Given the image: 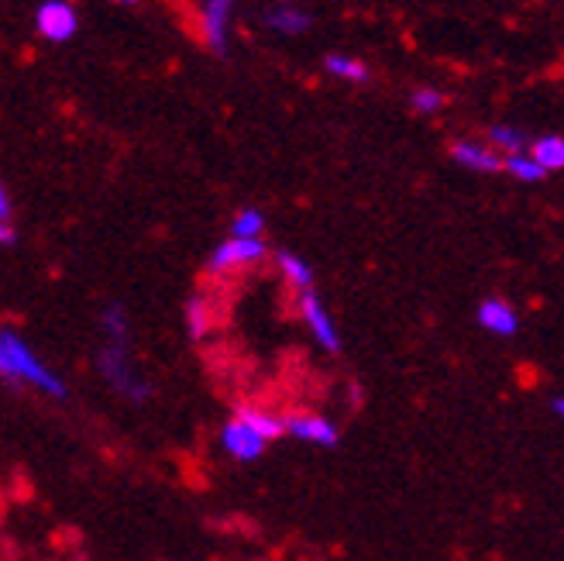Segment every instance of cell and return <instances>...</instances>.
Masks as SVG:
<instances>
[{
    "instance_id": "cell-1",
    "label": "cell",
    "mask_w": 564,
    "mask_h": 561,
    "mask_svg": "<svg viewBox=\"0 0 564 561\" xmlns=\"http://www.w3.org/2000/svg\"><path fill=\"white\" fill-rule=\"evenodd\" d=\"M0 345H4V355H8V362H11V369H14V376H18V382H32L35 389H42V392H48V397H66V386H63V379H55L42 362H39V355L28 348L14 331H0Z\"/></svg>"
},
{
    "instance_id": "cell-2",
    "label": "cell",
    "mask_w": 564,
    "mask_h": 561,
    "mask_svg": "<svg viewBox=\"0 0 564 561\" xmlns=\"http://www.w3.org/2000/svg\"><path fill=\"white\" fill-rule=\"evenodd\" d=\"M97 366L104 373V379L115 386L118 392H124V397L131 400H145L149 397V382H141L131 369L128 362V352L121 345H104L100 355H97Z\"/></svg>"
},
{
    "instance_id": "cell-3",
    "label": "cell",
    "mask_w": 564,
    "mask_h": 561,
    "mask_svg": "<svg viewBox=\"0 0 564 561\" xmlns=\"http://www.w3.org/2000/svg\"><path fill=\"white\" fill-rule=\"evenodd\" d=\"M265 251H269V248H265L262 238H231V241H224V245L214 251L210 272H228V269L251 266V262L265 259Z\"/></svg>"
},
{
    "instance_id": "cell-4",
    "label": "cell",
    "mask_w": 564,
    "mask_h": 561,
    "mask_svg": "<svg viewBox=\"0 0 564 561\" xmlns=\"http://www.w3.org/2000/svg\"><path fill=\"white\" fill-rule=\"evenodd\" d=\"M300 314L306 321V327L314 331V338L327 348V352H341V338H337V327L330 321V314L324 311V303L314 290L300 293Z\"/></svg>"
},
{
    "instance_id": "cell-5",
    "label": "cell",
    "mask_w": 564,
    "mask_h": 561,
    "mask_svg": "<svg viewBox=\"0 0 564 561\" xmlns=\"http://www.w3.org/2000/svg\"><path fill=\"white\" fill-rule=\"evenodd\" d=\"M282 431L300 438V441L321 444V447H334L337 441H341V434H337V428L330 424V420H324L317 413H290L286 420H282Z\"/></svg>"
},
{
    "instance_id": "cell-6",
    "label": "cell",
    "mask_w": 564,
    "mask_h": 561,
    "mask_svg": "<svg viewBox=\"0 0 564 561\" xmlns=\"http://www.w3.org/2000/svg\"><path fill=\"white\" fill-rule=\"evenodd\" d=\"M220 444H224V452H228L231 458H238V462H256L265 452L269 441L259 438L256 431H251L248 424H241V420L235 417V420H228V424H224Z\"/></svg>"
},
{
    "instance_id": "cell-7",
    "label": "cell",
    "mask_w": 564,
    "mask_h": 561,
    "mask_svg": "<svg viewBox=\"0 0 564 561\" xmlns=\"http://www.w3.org/2000/svg\"><path fill=\"white\" fill-rule=\"evenodd\" d=\"M478 324H482L486 331H492V334H499V338H510V334L520 331L517 311L502 296H489V300L478 303Z\"/></svg>"
},
{
    "instance_id": "cell-8",
    "label": "cell",
    "mask_w": 564,
    "mask_h": 561,
    "mask_svg": "<svg viewBox=\"0 0 564 561\" xmlns=\"http://www.w3.org/2000/svg\"><path fill=\"white\" fill-rule=\"evenodd\" d=\"M39 32L52 42H66L73 32H76V14L69 4H59V0H52V4H42L39 8Z\"/></svg>"
},
{
    "instance_id": "cell-9",
    "label": "cell",
    "mask_w": 564,
    "mask_h": 561,
    "mask_svg": "<svg viewBox=\"0 0 564 561\" xmlns=\"http://www.w3.org/2000/svg\"><path fill=\"white\" fill-rule=\"evenodd\" d=\"M451 155H455V162H462L465 170H475V173H502V159L492 149H486V145L455 142V145H451Z\"/></svg>"
},
{
    "instance_id": "cell-10",
    "label": "cell",
    "mask_w": 564,
    "mask_h": 561,
    "mask_svg": "<svg viewBox=\"0 0 564 561\" xmlns=\"http://www.w3.org/2000/svg\"><path fill=\"white\" fill-rule=\"evenodd\" d=\"M530 159L538 162L544 173L564 170V138H557V134H544V138H538V142L530 145Z\"/></svg>"
},
{
    "instance_id": "cell-11",
    "label": "cell",
    "mask_w": 564,
    "mask_h": 561,
    "mask_svg": "<svg viewBox=\"0 0 564 561\" xmlns=\"http://www.w3.org/2000/svg\"><path fill=\"white\" fill-rule=\"evenodd\" d=\"M100 331H104V345L128 348V314H124V306H107L104 317H100Z\"/></svg>"
},
{
    "instance_id": "cell-12",
    "label": "cell",
    "mask_w": 564,
    "mask_h": 561,
    "mask_svg": "<svg viewBox=\"0 0 564 561\" xmlns=\"http://www.w3.org/2000/svg\"><path fill=\"white\" fill-rule=\"evenodd\" d=\"M238 420H241V424H248L259 438H265V441H275V438L286 434V431H282V420H279V417L262 413V410H251V407L238 410Z\"/></svg>"
},
{
    "instance_id": "cell-13",
    "label": "cell",
    "mask_w": 564,
    "mask_h": 561,
    "mask_svg": "<svg viewBox=\"0 0 564 561\" xmlns=\"http://www.w3.org/2000/svg\"><path fill=\"white\" fill-rule=\"evenodd\" d=\"M279 266H282V272H286V279H290V283H293L300 293L314 287V269H310L303 259L290 256V251H279Z\"/></svg>"
},
{
    "instance_id": "cell-14",
    "label": "cell",
    "mask_w": 564,
    "mask_h": 561,
    "mask_svg": "<svg viewBox=\"0 0 564 561\" xmlns=\"http://www.w3.org/2000/svg\"><path fill=\"white\" fill-rule=\"evenodd\" d=\"M502 170L510 173V176H517V180H523V183H538V180L547 176L530 155H506V159H502Z\"/></svg>"
},
{
    "instance_id": "cell-15",
    "label": "cell",
    "mask_w": 564,
    "mask_h": 561,
    "mask_svg": "<svg viewBox=\"0 0 564 561\" xmlns=\"http://www.w3.org/2000/svg\"><path fill=\"white\" fill-rule=\"evenodd\" d=\"M489 142H492L496 149H502L506 155H523V149H527V134L517 131V128L496 125V128L489 131Z\"/></svg>"
},
{
    "instance_id": "cell-16",
    "label": "cell",
    "mask_w": 564,
    "mask_h": 561,
    "mask_svg": "<svg viewBox=\"0 0 564 561\" xmlns=\"http://www.w3.org/2000/svg\"><path fill=\"white\" fill-rule=\"evenodd\" d=\"M235 238H259L265 231V217L259 211H241L231 224Z\"/></svg>"
},
{
    "instance_id": "cell-17",
    "label": "cell",
    "mask_w": 564,
    "mask_h": 561,
    "mask_svg": "<svg viewBox=\"0 0 564 561\" xmlns=\"http://www.w3.org/2000/svg\"><path fill=\"white\" fill-rule=\"evenodd\" d=\"M327 69H330L334 76H345V79H355V83L369 79V69H365V63L348 60V55H330V60H327Z\"/></svg>"
},
{
    "instance_id": "cell-18",
    "label": "cell",
    "mask_w": 564,
    "mask_h": 561,
    "mask_svg": "<svg viewBox=\"0 0 564 561\" xmlns=\"http://www.w3.org/2000/svg\"><path fill=\"white\" fill-rule=\"evenodd\" d=\"M186 321H189V334H193V338H204V334L210 331L207 303H204V300H189V306H186Z\"/></svg>"
},
{
    "instance_id": "cell-19",
    "label": "cell",
    "mask_w": 564,
    "mask_h": 561,
    "mask_svg": "<svg viewBox=\"0 0 564 561\" xmlns=\"http://www.w3.org/2000/svg\"><path fill=\"white\" fill-rule=\"evenodd\" d=\"M413 107H416V110H423V115H434V110H441V107H444V94H441V90H427V87H423V90H416V94H413Z\"/></svg>"
},
{
    "instance_id": "cell-20",
    "label": "cell",
    "mask_w": 564,
    "mask_h": 561,
    "mask_svg": "<svg viewBox=\"0 0 564 561\" xmlns=\"http://www.w3.org/2000/svg\"><path fill=\"white\" fill-rule=\"evenodd\" d=\"M0 379H4L8 386H21V382H18V376H14V369H11L8 355H4V345H0Z\"/></svg>"
},
{
    "instance_id": "cell-21",
    "label": "cell",
    "mask_w": 564,
    "mask_h": 561,
    "mask_svg": "<svg viewBox=\"0 0 564 561\" xmlns=\"http://www.w3.org/2000/svg\"><path fill=\"white\" fill-rule=\"evenodd\" d=\"M8 217H11V196H8L4 183H0V224H8Z\"/></svg>"
},
{
    "instance_id": "cell-22",
    "label": "cell",
    "mask_w": 564,
    "mask_h": 561,
    "mask_svg": "<svg viewBox=\"0 0 564 561\" xmlns=\"http://www.w3.org/2000/svg\"><path fill=\"white\" fill-rule=\"evenodd\" d=\"M14 228H11V224H0V245H14Z\"/></svg>"
},
{
    "instance_id": "cell-23",
    "label": "cell",
    "mask_w": 564,
    "mask_h": 561,
    "mask_svg": "<svg viewBox=\"0 0 564 561\" xmlns=\"http://www.w3.org/2000/svg\"><path fill=\"white\" fill-rule=\"evenodd\" d=\"M551 410H554V413H557V417L564 420V397H557V400L551 403Z\"/></svg>"
}]
</instances>
